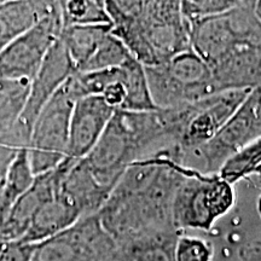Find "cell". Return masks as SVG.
<instances>
[{"label":"cell","mask_w":261,"mask_h":261,"mask_svg":"<svg viewBox=\"0 0 261 261\" xmlns=\"http://www.w3.org/2000/svg\"><path fill=\"white\" fill-rule=\"evenodd\" d=\"M261 166V138L244 146L224 163L218 174L230 184H237L255 174Z\"/></svg>","instance_id":"20"},{"label":"cell","mask_w":261,"mask_h":261,"mask_svg":"<svg viewBox=\"0 0 261 261\" xmlns=\"http://www.w3.org/2000/svg\"><path fill=\"white\" fill-rule=\"evenodd\" d=\"M261 138V86L250 90L237 112L207 144L189 156L201 162V172L218 174L226 160Z\"/></svg>","instance_id":"8"},{"label":"cell","mask_w":261,"mask_h":261,"mask_svg":"<svg viewBox=\"0 0 261 261\" xmlns=\"http://www.w3.org/2000/svg\"><path fill=\"white\" fill-rule=\"evenodd\" d=\"M249 92L250 90L225 91L182 106L180 130L174 143L163 150L175 162L184 165L185 159L214 138Z\"/></svg>","instance_id":"5"},{"label":"cell","mask_w":261,"mask_h":261,"mask_svg":"<svg viewBox=\"0 0 261 261\" xmlns=\"http://www.w3.org/2000/svg\"><path fill=\"white\" fill-rule=\"evenodd\" d=\"M254 2H241L225 14L189 23L191 47L210 67L244 42L261 38V25L254 16Z\"/></svg>","instance_id":"6"},{"label":"cell","mask_w":261,"mask_h":261,"mask_svg":"<svg viewBox=\"0 0 261 261\" xmlns=\"http://www.w3.org/2000/svg\"><path fill=\"white\" fill-rule=\"evenodd\" d=\"M73 165L63 161L54 171L37 175L32 188L15 202L0 223L4 242L21 241L24 237L39 210L57 194L65 173Z\"/></svg>","instance_id":"10"},{"label":"cell","mask_w":261,"mask_h":261,"mask_svg":"<svg viewBox=\"0 0 261 261\" xmlns=\"http://www.w3.org/2000/svg\"><path fill=\"white\" fill-rule=\"evenodd\" d=\"M112 33L144 67L166 63L191 47L180 2H106Z\"/></svg>","instance_id":"2"},{"label":"cell","mask_w":261,"mask_h":261,"mask_svg":"<svg viewBox=\"0 0 261 261\" xmlns=\"http://www.w3.org/2000/svg\"><path fill=\"white\" fill-rule=\"evenodd\" d=\"M110 32H112V24L71 25L63 28L61 40L67 48L76 71L83 69L103 39Z\"/></svg>","instance_id":"15"},{"label":"cell","mask_w":261,"mask_h":261,"mask_svg":"<svg viewBox=\"0 0 261 261\" xmlns=\"http://www.w3.org/2000/svg\"><path fill=\"white\" fill-rule=\"evenodd\" d=\"M35 244L12 241L4 242L0 249V261H33Z\"/></svg>","instance_id":"24"},{"label":"cell","mask_w":261,"mask_h":261,"mask_svg":"<svg viewBox=\"0 0 261 261\" xmlns=\"http://www.w3.org/2000/svg\"><path fill=\"white\" fill-rule=\"evenodd\" d=\"M181 233L169 228L116 243V261H175V248Z\"/></svg>","instance_id":"14"},{"label":"cell","mask_w":261,"mask_h":261,"mask_svg":"<svg viewBox=\"0 0 261 261\" xmlns=\"http://www.w3.org/2000/svg\"><path fill=\"white\" fill-rule=\"evenodd\" d=\"M214 248L204 238L181 233L175 248V261H212Z\"/></svg>","instance_id":"23"},{"label":"cell","mask_w":261,"mask_h":261,"mask_svg":"<svg viewBox=\"0 0 261 261\" xmlns=\"http://www.w3.org/2000/svg\"><path fill=\"white\" fill-rule=\"evenodd\" d=\"M234 203V185L219 174H204L187 166L173 200V224L181 232L188 228L208 232Z\"/></svg>","instance_id":"3"},{"label":"cell","mask_w":261,"mask_h":261,"mask_svg":"<svg viewBox=\"0 0 261 261\" xmlns=\"http://www.w3.org/2000/svg\"><path fill=\"white\" fill-rule=\"evenodd\" d=\"M0 3H2V2H0Z\"/></svg>","instance_id":"32"},{"label":"cell","mask_w":261,"mask_h":261,"mask_svg":"<svg viewBox=\"0 0 261 261\" xmlns=\"http://www.w3.org/2000/svg\"><path fill=\"white\" fill-rule=\"evenodd\" d=\"M63 28L71 25L112 24L106 2L98 0H68L60 2Z\"/></svg>","instance_id":"19"},{"label":"cell","mask_w":261,"mask_h":261,"mask_svg":"<svg viewBox=\"0 0 261 261\" xmlns=\"http://www.w3.org/2000/svg\"><path fill=\"white\" fill-rule=\"evenodd\" d=\"M255 242V246L257 248V252H259V261H261V240L254 241Z\"/></svg>","instance_id":"28"},{"label":"cell","mask_w":261,"mask_h":261,"mask_svg":"<svg viewBox=\"0 0 261 261\" xmlns=\"http://www.w3.org/2000/svg\"><path fill=\"white\" fill-rule=\"evenodd\" d=\"M254 175H257V177L261 178V166L259 167V169H257V171L255 172V174H254Z\"/></svg>","instance_id":"31"},{"label":"cell","mask_w":261,"mask_h":261,"mask_svg":"<svg viewBox=\"0 0 261 261\" xmlns=\"http://www.w3.org/2000/svg\"><path fill=\"white\" fill-rule=\"evenodd\" d=\"M152 102L158 109H173L220 93L211 67L192 48L166 63L145 67Z\"/></svg>","instance_id":"4"},{"label":"cell","mask_w":261,"mask_h":261,"mask_svg":"<svg viewBox=\"0 0 261 261\" xmlns=\"http://www.w3.org/2000/svg\"><path fill=\"white\" fill-rule=\"evenodd\" d=\"M253 11H254V16H255L257 22H259L261 25V0H259V2H254Z\"/></svg>","instance_id":"27"},{"label":"cell","mask_w":261,"mask_h":261,"mask_svg":"<svg viewBox=\"0 0 261 261\" xmlns=\"http://www.w3.org/2000/svg\"><path fill=\"white\" fill-rule=\"evenodd\" d=\"M240 3L231 0H185L180 2V9L185 21L188 23H194L231 11L240 5Z\"/></svg>","instance_id":"22"},{"label":"cell","mask_w":261,"mask_h":261,"mask_svg":"<svg viewBox=\"0 0 261 261\" xmlns=\"http://www.w3.org/2000/svg\"><path fill=\"white\" fill-rule=\"evenodd\" d=\"M37 175L33 172L28 150H18L6 172L0 192V223L15 202L34 184Z\"/></svg>","instance_id":"16"},{"label":"cell","mask_w":261,"mask_h":261,"mask_svg":"<svg viewBox=\"0 0 261 261\" xmlns=\"http://www.w3.org/2000/svg\"><path fill=\"white\" fill-rule=\"evenodd\" d=\"M80 219H83L80 212L58 190L57 194L39 210L21 242L38 244L64 232Z\"/></svg>","instance_id":"12"},{"label":"cell","mask_w":261,"mask_h":261,"mask_svg":"<svg viewBox=\"0 0 261 261\" xmlns=\"http://www.w3.org/2000/svg\"><path fill=\"white\" fill-rule=\"evenodd\" d=\"M115 112L100 96L84 97L75 102L64 161L75 163L86 158L102 137Z\"/></svg>","instance_id":"11"},{"label":"cell","mask_w":261,"mask_h":261,"mask_svg":"<svg viewBox=\"0 0 261 261\" xmlns=\"http://www.w3.org/2000/svg\"><path fill=\"white\" fill-rule=\"evenodd\" d=\"M240 261H259V252L254 241L241 248Z\"/></svg>","instance_id":"26"},{"label":"cell","mask_w":261,"mask_h":261,"mask_svg":"<svg viewBox=\"0 0 261 261\" xmlns=\"http://www.w3.org/2000/svg\"><path fill=\"white\" fill-rule=\"evenodd\" d=\"M185 167L161 151L127 167L97 213L115 243L177 228L173 224V200Z\"/></svg>","instance_id":"1"},{"label":"cell","mask_w":261,"mask_h":261,"mask_svg":"<svg viewBox=\"0 0 261 261\" xmlns=\"http://www.w3.org/2000/svg\"><path fill=\"white\" fill-rule=\"evenodd\" d=\"M63 31L61 4L0 52V76L32 81Z\"/></svg>","instance_id":"9"},{"label":"cell","mask_w":261,"mask_h":261,"mask_svg":"<svg viewBox=\"0 0 261 261\" xmlns=\"http://www.w3.org/2000/svg\"><path fill=\"white\" fill-rule=\"evenodd\" d=\"M31 81L0 76V136L9 132L27 106Z\"/></svg>","instance_id":"17"},{"label":"cell","mask_w":261,"mask_h":261,"mask_svg":"<svg viewBox=\"0 0 261 261\" xmlns=\"http://www.w3.org/2000/svg\"><path fill=\"white\" fill-rule=\"evenodd\" d=\"M256 210H257V213H259V217H260V219H261V195L259 196V198H257Z\"/></svg>","instance_id":"29"},{"label":"cell","mask_w":261,"mask_h":261,"mask_svg":"<svg viewBox=\"0 0 261 261\" xmlns=\"http://www.w3.org/2000/svg\"><path fill=\"white\" fill-rule=\"evenodd\" d=\"M57 2L6 0L0 3V52L56 8Z\"/></svg>","instance_id":"13"},{"label":"cell","mask_w":261,"mask_h":261,"mask_svg":"<svg viewBox=\"0 0 261 261\" xmlns=\"http://www.w3.org/2000/svg\"><path fill=\"white\" fill-rule=\"evenodd\" d=\"M67 83L42 108L33 126L27 150L35 175L56 169L67 155L71 113L77 102Z\"/></svg>","instance_id":"7"},{"label":"cell","mask_w":261,"mask_h":261,"mask_svg":"<svg viewBox=\"0 0 261 261\" xmlns=\"http://www.w3.org/2000/svg\"><path fill=\"white\" fill-rule=\"evenodd\" d=\"M126 100L125 112H152L158 110L150 93L145 67L135 57L122 65Z\"/></svg>","instance_id":"18"},{"label":"cell","mask_w":261,"mask_h":261,"mask_svg":"<svg viewBox=\"0 0 261 261\" xmlns=\"http://www.w3.org/2000/svg\"><path fill=\"white\" fill-rule=\"evenodd\" d=\"M16 154H17V150L0 144V192H2L3 182H4L5 174L8 172L10 163L12 162Z\"/></svg>","instance_id":"25"},{"label":"cell","mask_w":261,"mask_h":261,"mask_svg":"<svg viewBox=\"0 0 261 261\" xmlns=\"http://www.w3.org/2000/svg\"><path fill=\"white\" fill-rule=\"evenodd\" d=\"M130 58H133L125 44L115 37L112 32L103 39L96 52L92 55L85 67L77 73H89V71H98L120 68L126 64Z\"/></svg>","instance_id":"21"},{"label":"cell","mask_w":261,"mask_h":261,"mask_svg":"<svg viewBox=\"0 0 261 261\" xmlns=\"http://www.w3.org/2000/svg\"><path fill=\"white\" fill-rule=\"evenodd\" d=\"M3 244H4V241H3V237H2V225H0V249H2Z\"/></svg>","instance_id":"30"}]
</instances>
